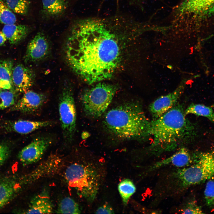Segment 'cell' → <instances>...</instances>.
Returning a JSON list of instances; mask_svg holds the SVG:
<instances>
[{"label":"cell","instance_id":"obj_1","mask_svg":"<svg viewBox=\"0 0 214 214\" xmlns=\"http://www.w3.org/2000/svg\"><path fill=\"white\" fill-rule=\"evenodd\" d=\"M131 26L128 16L119 14L77 21L65 45L69 66L90 84L111 78L119 62L120 38Z\"/></svg>","mask_w":214,"mask_h":214},{"label":"cell","instance_id":"obj_2","mask_svg":"<svg viewBox=\"0 0 214 214\" xmlns=\"http://www.w3.org/2000/svg\"><path fill=\"white\" fill-rule=\"evenodd\" d=\"M150 122L140 105L129 102L108 111L104 116L103 125L110 135L124 141L147 135Z\"/></svg>","mask_w":214,"mask_h":214},{"label":"cell","instance_id":"obj_3","mask_svg":"<svg viewBox=\"0 0 214 214\" xmlns=\"http://www.w3.org/2000/svg\"><path fill=\"white\" fill-rule=\"evenodd\" d=\"M182 107L174 106L160 117L150 121L147 135L152 137V147L155 150H172L191 130Z\"/></svg>","mask_w":214,"mask_h":214},{"label":"cell","instance_id":"obj_4","mask_svg":"<svg viewBox=\"0 0 214 214\" xmlns=\"http://www.w3.org/2000/svg\"><path fill=\"white\" fill-rule=\"evenodd\" d=\"M65 179L70 186L75 188L79 195L92 202L97 195L100 185V175L89 164L74 163L66 169Z\"/></svg>","mask_w":214,"mask_h":214},{"label":"cell","instance_id":"obj_5","mask_svg":"<svg viewBox=\"0 0 214 214\" xmlns=\"http://www.w3.org/2000/svg\"><path fill=\"white\" fill-rule=\"evenodd\" d=\"M172 177L181 188L214 179V153H201L193 164L179 169L172 174Z\"/></svg>","mask_w":214,"mask_h":214},{"label":"cell","instance_id":"obj_6","mask_svg":"<svg viewBox=\"0 0 214 214\" xmlns=\"http://www.w3.org/2000/svg\"><path fill=\"white\" fill-rule=\"evenodd\" d=\"M117 90L116 86L100 83L85 91L81 97L85 114L94 118L100 117L111 103Z\"/></svg>","mask_w":214,"mask_h":214},{"label":"cell","instance_id":"obj_7","mask_svg":"<svg viewBox=\"0 0 214 214\" xmlns=\"http://www.w3.org/2000/svg\"><path fill=\"white\" fill-rule=\"evenodd\" d=\"M58 108L64 139L67 142H70L76 130V113L73 90L69 84L61 91Z\"/></svg>","mask_w":214,"mask_h":214},{"label":"cell","instance_id":"obj_8","mask_svg":"<svg viewBox=\"0 0 214 214\" xmlns=\"http://www.w3.org/2000/svg\"><path fill=\"white\" fill-rule=\"evenodd\" d=\"M52 142L51 139L48 136L35 138L20 151L18 155L19 159L24 166L38 161Z\"/></svg>","mask_w":214,"mask_h":214},{"label":"cell","instance_id":"obj_9","mask_svg":"<svg viewBox=\"0 0 214 214\" xmlns=\"http://www.w3.org/2000/svg\"><path fill=\"white\" fill-rule=\"evenodd\" d=\"M187 81L186 78L182 79L172 92L160 97L150 105L149 109L155 119L160 117L175 105L183 93Z\"/></svg>","mask_w":214,"mask_h":214},{"label":"cell","instance_id":"obj_10","mask_svg":"<svg viewBox=\"0 0 214 214\" xmlns=\"http://www.w3.org/2000/svg\"><path fill=\"white\" fill-rule=\"evenodd\" d=\"M51 45L45 36L39 32L29 43L24 59L26 63L37 62L47 58L51 52Z\"/></svg>","mask_w":214,"mask_h":214},{"label":"cell","instance_id":"obj_11","mask_svg":"<svg viewBox=\"0 0 214 214\" xmlns=\"http://www.w3.org/2000/svg\"><path fill=\"white\" fill-rule=\"evenodd\" d=\"M177 13L197 18L214 14V0H184L174 10Z\"/></svg>","mask_w":214,"mask_h":214},{"label":"cell","instance_id":"obj_12","mask_svg":"<svg viewBox=\"0 0 214 214\" xmlns=\"http://www.w3.org/2000/svg\"><path fill=\"white\" fill-rule=\"evenodd\" d=\"M35 75L31 68L22 64L13 67L12 76V87L19 93H24L33 85Z\"/></svg>","mask_w":214,"mask_h":214},{"label":"cell","instance_id":"obj_13","mask_svg":"<svg viewBox=\"0 0 214 214\" xmlns=\"http://www.w3.org/2000/svg\"><path fill=\"white\" fill-rule=\"evenodd\" d=\"M46 100V97L43 94L28 90L15 104L13 109L24 113H33L40 109Z\"/></svg>","mask_w":214,"mask_h":214},{"label":"cell","instance_id":"obj_14","mask_svg":"<svg viewBox=\"0 0 214 214\" xmlns=\"http://www.w3.org/2000/svg\"><path fill=\"white\" fill-rule=\"evenodd\" d=\"M54 205L48 192L43 190L32 199L26 214H51L53 213Z\"/></svg>","mask_w":214,"mask_h":214},{"label":"cell","instance_id":"obj_15","mask_svg":"<svg viewBox=\"0 0 214 214\" xmlns=\"http://www.w3.org/2000/svg\"><path fill=\"white\" fill-rule=\"evenodd\" d=\"M191 161V158L188 150L180 148L171 156L156 163L150 169L153 170L168 165L182 167L186 166Z\"/></svg>","mask_w":214,"mask_h":214},{"label":"cell","instance_id":"obj_16","mask_svg":"<svg viewBox=\"0 0 214 214\" xmlns=\"http://www.w3.org/2000/svg\"><path fill=\"white\" fill-rule=\"evenodd\" d=\"M18 184L13 178L5 177L0 179V210L16 194L19 188Z\"/></svg>","mask_w":214,"mask_h":214},{"label":"cell","instance_id":"obj_17","mask_svg":"<svg viewBox=\"0 0 214 214\" xmlns=\"http://www.w3.org/2000/svg\"><path fill=\"white\" fill-rule=\"evenodd\" d=\"M29 26L24 25L15 24L5 25L2 32L7 40L12 44H17L23 40L29 31Z\"/></svg>","mask_w":214,"mask_h":214},{"label":"cell","instance_id":"obj_18","mask_svg":"<svg viewBox=\"0 0 214 214\" xmlns=\"http://www.w3.org/2000/svg\"><path fill=\"white\" fill-rule=\"evenodd\" d=\"M50 121H32L20 120L14 122L12 128L15 132L21 134H27L39 129L53 125Z\"/></svg>","mask_w":214,"mask_h":214},{"label":"cell","instance_id":"obj_19","mask_svg":"<svg viewBox=\"0 0 214 214\" xmlns=\"http://www.w3.org/2000/svg\"><path fill=\"white\" fill-rule=\"evenodd\" d=\"M13 63L9 60L0 61V83L2 90L10 89L12 88V74Z\"/></svg>","mask_w":214,"mask_h":214},{"label":"cell","instance_id":"obj_20","mask_svg":"<svg viewBox=\"0 0 214 214\" xmlns=\"http://www.w3.org/2000/svg\"><path fill=\"white\" fill-rule=\"evenodd\" d=\"M44 11L52 16L62 13L66 9L67 3L65 0H42Z\"/></svg>","mask_w":214,"mask_h":214},{"label":"cell","instance_id":"obj_21","mask_svg":"<svg viewBox=\"0 0 214 214\" xmlns=\"http://www.w3.org/2000/svg\"><path fill=\"white\" fill-rule=\"evenodd\" d=\"M186 115L192 114L206 117L214 122V112L212 108L201 104H192L185 111Z\"/></svg>","mask_w":214,"mask_h":214},{"label":"cell","instance_id":"obj_22","mask_svg":"<svg viewBox=\"0 0 214 214\" xmlns=\"http://www.w3.org/2000/svg\"><path fill=\"white\" fill-rule=\"evenodd\" d=\"M58 214H78L81 211L78 204L71 198L66 197L60 202L56 211Z\"/></svg>","mask_w":214,"mask_h":214},{"label":"cell","instance_id":"obj_23","mask_svg":"<svg viewBox=\"0 0 214 214\" xmlns=\"http://www.w3.org/2000/svg\"><path fill=\"white\" fill-rule=\"evenodd\" d=\"M118 189L125 205H126L130 197L136 191L133 183L129 179H125L119 183Z\"/></svg>","mask_w":214,"mask_h":214},{"label":"cell","instance_id":"obj_24","mask_svg":"<svg viewBox=\"0 0 214 214\" xmlns=\"http://www.w3.org/2000/svg\"><path fill=\"white\" fill-rule=\"evenodd\" d=\"M16 16L3 0H0V23L4 25L15 24Z\"/></svg>","mask_w":214,"mask_h":214},{"label":"cell","instance_id":"obj_25","mask_svg":"<svg viewBox=\"0 0 214 214\" xmlns=\"http://www.w3.org/2000/svg\"><path fill=\"white\" fill-rule=\"evenodd\" d=\"M6 1L8 7L15 13L22 15L27 13L29 6L28 0H6Z\"/></svg>","mask_w":214,"mask_h":214},{"label":"cell","instance_id":"obj_26","mask_svg":"<svg viewBox=\"0 0 214 214\" xmlns=\"http://www.w3.org/2000/svg\"><path fill=\"white\" fill-rule=\"evenodd\" d=\"M10 90L0 91V110L5 109L15 103L14 93Z\"/></svg>","mask_w":214,"mask_h":214},{"label":"cell","instance_id":"obj_27","mask_svg":"<svg viewBox=\"0 0 214 214\" xmlns=\"http://www.w3.org/2000/svg\"><path fill=\"white\" fill-rule=\"evenodd\" d=\"M214 179L209 180L207 182L204 191V198L207 205L214 206Z\"/></svg>","mask_w":214,"mask_h":214},{"label":"cell","instance_id":"obj_28","mask_svg":"<svg viewBox=\"0 0 214 214\" xmlns=\"http://www.w3.org/2000/svg\"><path fill=\"white\" fill-rule=\"evenodd\" d=\"M181 212L182 214L203 213L201 208L193 201L188 203L185 207L182 210Z\"/></svg>","mask_w":214,"mask_h":214},{"label":"cell","instance_id":"obj_29","mask_svg":"<svg viewBox=\"0 0 214 214\" xmlns=\"http://www.w3.org/2000/svg\"><path fill=\"white\" fill-rule=\"evenodd\" d=\"M10 154V148L7 144L0 143V166L7 159Z\"/></svg>","mask_w":214,"mask_h":214},{"label":"cell","instance_id":"obj_30","mask_svg":"<svg viewBox=\"0 0 214 214\" xmlns=\"http://www.w3.org/2000/svg\"><path fill=\"white\" fill-rule=\"evenodd\" d=\"M95 214H114V211L111 206L105 204L99 207L96 210Z\"/></svg>","mask_w":214,"mask_h":214},{"label":"cell","instance_id":"obj_31","mask_svg":"<svg viewBox=\"0 0 214 214\" xmlns=\"http://www.w3.org/2000/svg\"><path fill=\"white\" fill-rule=\"evenodd\" d=\"M7 40V38L4 33L2 31H0V45L4 44Z\"/></svg>","mask_w":214,"mask_h":214},{"label":"cell","instance_id":"obj_32","mask_svg":"<svg viewBox=\"0 0 214 214\" xmlns=\"http://www.w3.org/2000/svg\"><path fill=\"white\" fill-rule=\"evenodd\" d=\"M144 0H133L134 2L136 5L139 6L141 10L143 9V2Z\"/></svg>","mask_w":214,"mask_h":214},{"label":"cell","instance_id":"obj_33","mask_svg":"<svg viewBox=\"0 0 214 214\" xmlns=\"http://www.w3.org/2000/svg\"><path fill=\"white\" fill-rule=\"evenodd\" d=\"M1 89H1V84L0 83V90H1Z\"/></svg>","mask_w":214,"mask_h":214}]
</instances>
